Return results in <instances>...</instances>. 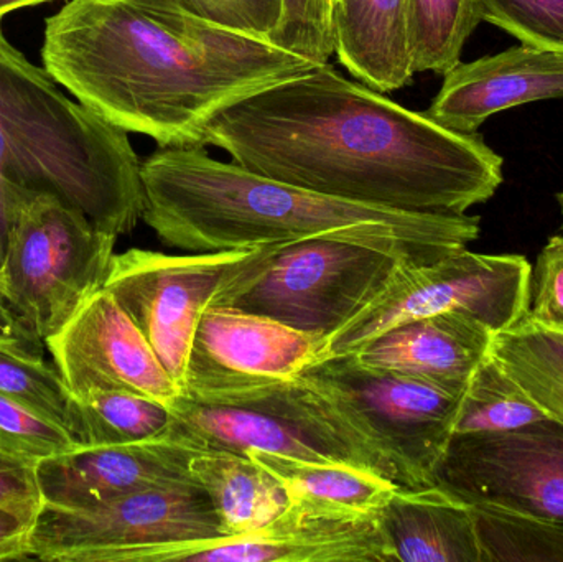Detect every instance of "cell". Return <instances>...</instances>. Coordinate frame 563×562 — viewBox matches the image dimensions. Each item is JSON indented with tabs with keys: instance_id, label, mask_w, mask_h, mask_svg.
Listing matches in <instances>:
<instances>
[{
	"instance_id": "obj_1",
	"label": "cell",
	"mask_w": 563,
	"mask_h": 562,
	"mask_svg": "<svg viewBox=\"0 0 563 562\" xmlns=\"http://www.w3.org/2000/svg\"><path fill=\"white\" fill-rule=\"evenodd\" d=\"M208 144L256 174L393 210L466 213L505 180L478 132L450 131L330 63L221 111Z\"/></svg>"
},
{
	"instance_id": "obj_2",
	"label": "cell",
	"mask_w": 563,
	"mask_h": 562,
	"mask_svg": "<svg viewBox=\"0 0 563 562\" xmlns=\"http://www.w3.org/2000/svg\"><path fill=\"white\" fill-rule=\"evenodd\" d=\"M42 59L81 104L158 147L205 145L221 111L317 66L178 0H71L46 20Z\"/></svg>"
},
{
	"instance_id": "obj_3",
	"label": "cell",
	"mask_w": 563,
	"mask_h": 562,
	"mask_svg": "<svg viewBox=\"0 0 563 562\" xmlns=\"http://www.w3.org/2000/svg\"><path fill=\"white\" fill-rule=\"evenodd\" d=\"M142 220L188 253L256 250L366 224L479 236V217L373 207L317 194L211 157L205 145L158 147L142 162Z\"/></svg>"
},
{
	"instance_id": "obj_4",
	"label": "cell",
	"mask_w": 563,
	"mask_h": 562,
	"mask_svg": "<svg viewBox=\"0 0 563 562\" xmlns=\"http://www.w3.org/2000/svg\"><path fill=\"white\" fill-rule=\"evenodd\" d=\"M141 168L128 132L59 91L0 20V195L10 217L22 195L49 194L104 233H131L144 214Z\"/></svg>"
},
{
	"instance_id": "obj_5",
	"label": "cell",
	"mask_w": 563,
	"mask_h": 562,
	"mask_svg": "<svg viewBox=\"0 0 563 562\" xmlns=\"http://www.w3.org/2000/svg\"><path fill=\"white\" fill-rule=\"evenodd\" d=\"M468 241L366 224L273 244L263 263L213 306L269 317L328 339L361 312L397 271L465 250Z\"/></svg>"
},
{
	"instance_id": "obj_6",
	"label": "cell",
	"mask_w": 563,
	"mask_h": 562,
	"mask_svg": "<svg viewBox=\"0 0 563 562\" xmlns=\"http://www.w3.org/2000/svg\"><path fill=\"white\" fill-rule=\"evenodd\" d=\"M164 438L198 452H269L311 462H340L397 481L389 459L340 408L301 376L220 403L184 395L170 406Z\"/></svg>"
},
{
	"instance_id": "obj_7",
	"label": "cell",
	"mask_w": 563,
	"mask_h": 562,
	"mask_svg": "<svg viewBox=\"0 0 563 562\" xmlns=\"http://www.w3.org/2000/svg\"><path fill=\"white\" fill-rule=\"evenodd\" d=\"M115 240L55 195L19 198L0 263V296L33 340L45 343L104 287Z\"/></svg>"
},
{
	"instance_id": "obj_8",
	"label": "cell",
	"mask_w": 563,
	"mask_h": 562,
	"mask_svg": "<svg viewBox=\"0 0 563 562\" xmlns=\"http://www.w3.org/2000/svg\"><path fill=\"white\" fill-rule=\"evenodd\" d=\"M532 266L518 254L462 250L427 264H407L346 326L324 339L321 360L354 355L380 333L440 313H465L503 332L525 319Z\"/></svg>"
},
{
	"instance_id": "obj_9",
	"label": "cell",
	"mask_w": 563,
	"mask_h": 562,
	"mask_svg": "<svg viewBox=\"0 0 563 562\" xmlns=\"http://www.w3.org/2000/svg\"><path fill=\"white\" fill-rule=\"evenodd\" d=\"M298 376L383 451L400 487L435 485L433 475L453 438L462 395L399 373L366 368L353 355L321 360Z\"/></svg>"
},
{
	"instance_id": "obj_10",
	"label": "cell",
	"mask_w": 563,
	"mask_h": 562,
	"mask_svg": "<svg viewBox=\"0 0 563 562\" xmlns=\"http://www.w3.org/2000/svg\"><path fill=\"white\" fill-rule=\"evenodd\" d=\"M271 246L188 256L134 247L112 256L104 287L134 320L184 392L201 316L224 290L250 276Z\"/></svg>"
},
{
	"instance_id": "obj_11",
	"label": "cell",
	"mask_w": 563,
	"mask_h": 562,
	"mask_svg": "<svg viewBox=\"0 0 563 562\" xmlns=\"http://www.w3.org/2000/svg\"><path fill=\"white\" fill-rule=\"evenodd\" d=\"M221 537L210 498L188 482L88 508L43 505L29 551L45 562H134L145 548Z\"/></svg>"
},
{
	"instance_id": "obj_12",
	"label": "cell",
	"mask_w": 563,
	"mask_h": 562,
	"mask_svg": "<svg viewBox=\"0 0 563 562\" xmlns=\"http://www.w3.org/2000/svg\"><path fill=\"white\" fill-rule=\"evenodd\" d=\"M433 481L472 508L563 528V425L453 436Z\"/></svg>"
},
{
	"instance_id": "obj_13",
	"label": "cell",
	"mask_w": 563,
	"mask_h": 562,
	"mask_svg": "<svg viewBox=\"0 0 563 562\" xmlns=\"http://www.w3.org/2000/svg\"><path fill=\"white\" fill-rule=\"evenodd\" d=\"M323 342L260 313L210 306L191 343L184 396L220 403L297 378L320 362Z\"/></svg>"
},
{
	"instance_id": "obj_14",
	"label": "cell",
	"mask_w": 563,
	"mask_h": 562,
	"mask_svg": "<svg viewBox=\"0 0 563 562\" xmlns=\"http://www.w3.org/2000/svg\"><path fill=\"white\" fill-rule=\"evenodd\" d=\"M45 345L73 396L121 389L172 406L184 395L144 333L106 287L96 290Z\"/></svg>"
},
{
	"instance_id": "obj_15",
	"label": "cell",
	"mask_w": 563,
	"mask_h": 562,
	"mask_svg": "<svg viewBox=\"0 0 563 562\" xmlns=\"http://www.w3.org/2000/svg\"><path fill=\"white\" fill-rule=\"evenodd\" d=\"M390 562L374 517H313L297 505L260 530L145 548L134 562Z\"/></svg>"
},
{
	"instance_id": "obj_16",
	"label": "cell",
	"mask_w": 563,
	"mask_h": 562,
	"mask_svg": "<svg viewBox=\"0 0 563 562\" xmlns=\"http://www.w3.org/2000/svg\"><path fill=\"white\" fill-rule=\"evenodd\" d=\"M198 451L167 438L115 445H79L38 461L45 505L88 508L151 488L195 482Z\"/></svg>"
},
{
	"instance_id": "obj_17",
	"label": "cell",
	"mask_w": 563,
	"mask_h": 562,
	"mask_svg": "<svg viewBox=\"0 0 563 562\" xmlns=\"http://www.w3.org/2000/svg\"><path fill=\"white\" fill-rule=\"evenodd\" d=\"M544 99H563V52L521 43L453 66L423 112L450 131L473 134L498 112Z\"/></svg>"
},
{
	"instance_id": "obj_18",
	"label": "cell",
	"mask_w": 563,
	"mask_h": 562,
	"mask_svg": "<svg viewBox=\"0 0 563 562\" xmlns=\"http://www.w3.org/2000/svg\"><path fill=\"white\" fill-rule=\"evenodd\" d=\"M493 335L465 313H440L394 327L353 356L366 368L399 373L463 395L488 355Z\"/></svg>"
},
{
	"instance_id": "obj_19",
	"label": "cell",
	"mask_w": 563,
	"mask_h": 562,
	"mask_svg": "<svg viewBox=\"0 0 563 562\" xmlns=\"http://www.w3.org/2000/svg\"><path fill=\"white\" fill-rule=\"evenodd\" d=\"M376 520L390 562H482L472 507L439 485L397 488Z\"/></svg>"
},
{
	"instance_id": "obj_20",
	"label": "cell",
	"mask_w": 563,
	"mask_h": 562,
	"mask_svg": "<svg viewBox=\"0 0 563 562\" xmlns=\"http://www.w3.org/2000/svg\"><path fill=\"white\" fill-rule=\"evenodd\" d=\"M333 55L379 92L412 82L407 0H333Z\"/></svg>"
},
{
	"instance_id": "obj_21",
	"label": "cell",
	"mask_w": 563,
	"mask_h": 562,
	"mask_svg": "<svg viewBox=\"0 0 563 562\" xmlns=\"http://www.w3.org/2000/svg\"><path fill=\"white\" fill-rule=\"evenodd\" d=\"M246 454L284 485L291 504L313 517H374L400 487L357 465L301 461L261 451Z\"/></svg>"
},
{
	"instance_id": "obj_22",
	"label": "cell",
	"mask_w": 563,
	"mask_h": 562,
	"mask_svg": "<svg viewBox=\"0 0 563 562\" xmlns=\"http://www.w3.org/2000/svg\"><path fill=\"white\" fill-rule=\"evenodd\" d=\"M190 471L210 498L224 537L260 530L290 507L284 485L251 454L198 452Z\"/></svg>"
},
{
	"instance_id": "obj_23",
	"label": "cell",
	"mask_w": 563,
	"mask_h": 562,
	"mask_svg": "<svg viewBox=\"0 0 563 562\" xmlns=\"http://www.w3.org/2000/svg\"><path fill=\"white\" fill-rule=\"evenodd\" d=\"M170 406L137 393L92 389L73 396L71 432L81 445L152 441L167 434Z\"/></svg>"
},
{
	"instance_id": "obj_24",
	"label": "cell",
	"mask_w": 563,
	"mask_h": 562,
	"mask_svg": "<svg viewBox=\"0 0 563 562\" xmlns=\"http://www.w3.org/2000/svg\"><path fill=\"white\" fill-rule=\"evenodd\" d=\"M489 353L526 395L563 425V333L522 319L495 333Z\"/></svg>"
},
{
	"instance_id": "obj_25",
	"label": "cell",
	"mask_w": 563,
	"mask_h": 562,
	"mask_svg": "<svg viewBox=\"0 0 563 562\" xmlns=\"http://www.w3.org/2000/svg\"><path fill=\"white\" fill-rule=\"evenodd\" d=\"M551 419L488 353L460 399L453 436L508 432Z\"/></svg>"
},
{
	"instance_id": "obj_26",
	"label": "cell",
	"mask_w": 563,
	"mask_h": 562,
	"mask_svg": "<svg viewBox=\"0 0 563 562\" xmlns=\"http://www.w3.org/2000/svg\"><path fill=\"white\" fill-rule=\"evenodd\" d=\"M413 71L445 75L483 22L476 0H407Z\"/></svg>"
},
{
	"instance_id": "obj_27",
	"label": "cell",
	"mask_w": 563,
	"mask_h": 562,
	"mask_svg": "<svg viewBox=\"0 0 563 562\" xmlns=\"http://www.w3.org/2000/svg\"><path fill=\"white\" fill-rule=\"evenodd\" d=\"M0 395L30 406L71 432V392L55 363L45 362L40 345L0 337Z\"/></svg>"
},
{
	"instance_id": "obj_28",
	"label": "cell",
	"mask_w": 563,
	"mask_h": 562,
	"mask_svg": "<svg viewBox=\"0 0 563 562\" xmlns=\"http://www.w3.org/2000/svg\"><path fill=\"white\" fill-rule=\"evenodd\" d=\"M482 562H563V528L532 518L472 508Z\"/></svg>"
},
{
	"instance_id": "obj_29",
	"label": "cell",
	"mask_w": 563,
	"mask_h": 562,
	"mask_svg": "<svg viewBox=\"0 0 563 562\" xmlns=\"http://www.w3.org/2000/svg\"><path fill=\"white\" fill-rule=\"evenodd\" d=\"M483 22L521 43L563 52V0H476Z\"/></svg>"
},
{
	"instance_id": "obj_30",
	"label": "cell",
	"mask_w": 563,
	"mask_h": 562,
	"mask_svg": "<svg viewBox=\"0 0 563 562\" xmlns=\"http://www.w3.org/2000/svg\"><path fill=\"white\" fill-rule=\"evenodd\" d=\"M282 3L280 22L271 40L314 65L328 63L333 55V0H282Z\"/></svg>"
},
{
	"instance_id": "obj_31",
	"label": "cell",
	"mask_w": 563,
	"mask_h": 562,
	"mask_svg": "<svg viewBox=\"0 0 563 562\" xmlns=\"http://www.w3.org/2000/svg\"><path fill=\"white\" fill-rule=\"evenodd\" d=\"M0 439L38 461L81 445L65 426L5 395H0Z\"/></svg>"
},
{
	"instance_id": "obj_32",
	"label": "cell",
	"mask_w": 563,
	"mask_h": 562,
	"mask_svg": "<svg viewBox=\"0 0 563 562\" xmlns=\"http://www.w3.org/2000/svg\"><path fill=\"white\" fill-rule=\"evenodd\" d=\"M43 505L38 459L0 439V510L35 525Z\"/></svg>"
},
{
	"instance_id": "obj_33",
	"label": "cell",
	"mask_w": 563,
	"mask_h": 562,
	"mask_svg": "<svg viewBox=\"0 0 563 562\" xmlns=\"http://www.w3.org/2000/svg\"><path fill=\"white\" fill-rule=\"evenodd\" d=\"M525 320L563 333V234L552 236L539 253Z\"/></svg>"
},
{
	"instance_id": "obj_34",
	"label": "cell",
	"mask_w": 563,
	"mask_h": 562,
	"mask_svg": "<svg viewBox=\"0 0 563 562\" xmlns=\"http://www.w3.org/2000/svg\"><path fill=\"white\" fill-rule=\"evenodd\" d=\"M195 15L224 29L271 38L279 25L282 0H178Z\"/></svg>"
},
{
	"instance_id": "obj_35",
	"label": "cell",
	"mask_w": 563,
	"mask_h": 562,
	"mask_svg": "<svg viewBox=\"0 0 563 562\" xmlns=\"http://www.w3.org/2000/svg\"><path fill=\"white\" fill-rule=\"evenodd\" d=\"M33 525L0 510V561L30 560L29 541Z\"/></svg>"
},
{
	"instance_id": "obj_36",
	"label": "cell",
	"mask_w": 563,
	"mask_h": 562,
	"mask_svg": "<svg viewBox=\"0 0 563 562\" xmlns=\"http://www.w3.org/2000/svg\"><path fill=\"white\" fill-rule=\"evenodd\" d=\"M0 337H7V339H20L23 342L33 343V345H40L36 340H33L22 327L16 322L15 317L12 316L9 309H7L5 302L0 296Z\"/></svg>"
},
{
	"instance_id": "obj_37",
	"label": "cell",
	"mask_w": 563,
	"mask_h": 562,
	"mask_svg": "<svg viewBox=\"0 0 563 562\" xmlns=\"http://www.w3.org/2000/svg\"><path fill=\"white\" fill-rule=\"evenodd\" d=\"M10 208L0 195V263H2L3 251H5L7 234H9Z\"/></svg>"
},
{
	"instance_id": "obj_38",
	"label": "cell",
	"mask_w": 563,
	"mask_h": 562,
	"mask_svg": "<svg viewBox=\"0 0 563 562\" xmlns=\"http://www.w3.org/2000/svg\"><path fill=\"white\" fill-rule=\"evenodd\" d=\"M48 2V0H0V20L7 15V13L13 12V10L23 9V7L40 5V3Z\"/></svg>"
},
{
	"instance_id": "obj_39",
	"label": "cell",
	"mask_w": 563,
	"mask_h": 562,
	"mask_svg": "<svg viewBox=\"0 0 563 562\" xmlns=\"http://www.w3.org/2000/svg\"><path fill=\"white\" fill-rule=\"evenodd\" d=\"M558 201H559V207H561V213H562V218H563V191H561V194L558 195Z\"/></svg>"
}]
</instances>
